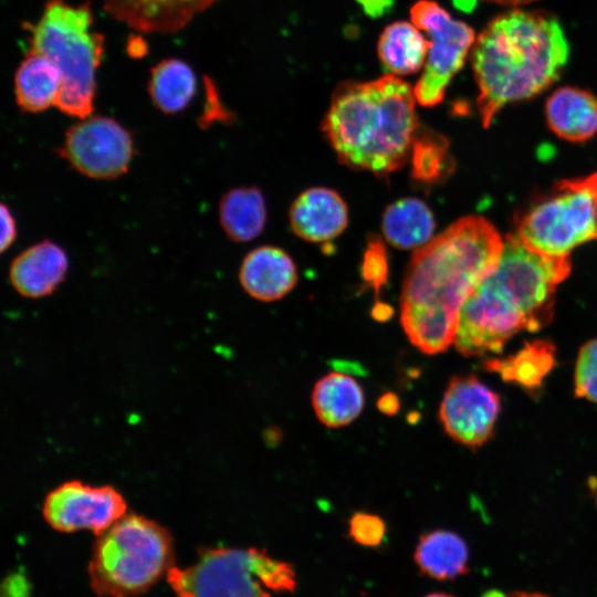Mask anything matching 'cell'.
<instances>
[{"label":"cell","instance_id":"6da1fadb","mask_svg":"<svg viewBox=\"0 0 597 597\" xmlns=\"http://www.w3.org/2000/svg\"><path fill=\"white\" fill-rule=\"evenodd\" d=\"M504 245L486 219L468 216L413 253L400 296V323L421 353L454 343L461 307L496 266Z\"/></svg>","mask_w":597,"mask_h":597},{"label":"cell","instance_id":"7a4b0ae2","mask_svg":"<svg viewBox=\"0 0 597 597\" xmlns=\"http://www.w3.org/2000/svg\"><path fill=\"white\" fill-rule=\"evenodd\" d=\"M569 256H553L507 235L494 270L463 303L453 345L463 356L500 354L522 331L551 323L557 286L570 273Z\"/></svg>","mask_w":597,"mask_h":597},{"label":"cell","instance_id":"3957f363","mask_svg":"<svg viewBox=\"0 0 597 597\" xmlns=\"http://www.w3.org/2000/svg\"><path fill=\"white\" fill-rule=\"evenodd\" d=\"M568 57V41L553 14L515 8L496 15L475 39L471 54L483 126L505 105L553 85Z\"/></svg>","mask_w":597,"mask_h":597},{"label":"cell","instance_id":"277c9868","mask_svg":"<svg viewBox=\"0 0 597 597\" xmlns=\"http://www.w3.org/2000/svg\"><path fill=\"white\" fill-rule=\"evenodd\" d=\"M410 84L394 74L335 88L322 132L338 160L355 170L386 176L410 159L420 126Z\"/></svg>","mask_w":597,"mask_h":597},{"label":"cell","instance_id":"5b68a950","mask_svg":"<svg viewBox=\"0 0 597 597\" xmlns=\"http://www.w3.org/2000/svg\"><path fill=\"white\" fill-rule=\"evenodd\" d=\"M88 4L73 7L63 0H51L41 19L28 28L30 51L46 56L61 71L55 106L80 119L93 112L95 71L103 53V36L92 32Z\"/></svg>","mask_w":597,"mask_h":597},{"label":"cell","instance_id":"8992f818","mask_svg":"<svg viewBox=\"0 0 597 597\" xmlns=\"http://www.w3.org/2000/svg\"><path fill=\"white\" fill-rule=\"evenodd\" d=\"M172 562L169 532L145 516L126 514L97 535L88 564L90 584L100 596L138 595L167 575Z\"/></svg>","mask_w":597,"mask_h":597},{"label":"cell","instance_id":"52a82bcc","mask_svg":"<svg viewBox=\"0 0 597 597\" xmlns=\"http://www.w3.org/2000/svg\"><path fill=\"white\" fill-rule=\"evenodd\" d=\"M167 579L178 597H271L296 586L292 565L255 547L203 549L195 564L172 566Z\"/></svg>","mask_w":597,"mask_h":597},{"label":"cell","instance_id":"ba28073f","mask_svg":"<svg viewBox=\"0 0 597 597\" xmlns=\"http://www.w3.org/2000/svg\"><path fill=\"white\" fill-rule=\"evenodd\" d=\"M528 248L553 256L597 239V172L562 179L516 221L515 233Z\"/></svg>","mask_w":597,"mask_h":597},{"label":"cell","instance_id":"9c48e42d","mask_svg":"<svg viewBox=\"0 0 597 597\" xmlns=\"http://www.w3.org/2000/svg\"><path fill=\"white\" fill-rule=\"evenodd\" d=\"M410 18L430 43L413 94L418 104L432 107L441 103L451 80L463 67L475 42V33L469 24L453 19L432 0L417 1L410 9Z\"/></svg>","mask_w":597,"mask_h":597},{"label":"cell","instance_id":"30bf717a","mask_svg":"<svg viewBox=\"0 0 597 597\" xmlns=\"http://www.w3.org/2000/svg\"><path fill=\"white\" fill-rule=\"evenodd\" d=\"M60 156L78 174L111 180L125 175L135 155L130 132L107 116H88L71 126L57 149Z\"/></svg>","mask_w":597,"mask_h":597},{"label":"cell","instance_id":"8fae6325","mask_svg":"<svg viewBox=\"0 0 597 597\" xmlns=\"http://www.w3.org/2000/svg\"><path fill=\"white\" fill-rule=\"evenodd\" d=\"M501 398L473 374L453 376L442 396L438 418L455 442L476 449L494 434Z\"/></svg>","mask_w":597,"mask_h":597},{"label":"cell","instance_id":"7c38bea8","mask_svg":"<svg viewBox=\"0 0 597 597\" xmlns=\"http://www.w3.org/2000/svg\"><path fill=\"white\" fill-rule=\"evenodd\" d=\"M126 509L124 496L115 488L72 480L48 493L42 513L56 531L87 530L100 535L125 516Z\"/></svg>","mask_w":597,"mask_h":597},{"label":"cell","instance_id":"4fadbf2b","mask_svg":"<svg viewBox=\"0 0 597 597\" xmlns=\"http://www.w3.org/2000/svg\"><path fill=\"white\" fill-rule=\"evenodd\" d=\"M66 251L44 239L21 251L10 263L9 281L18 294L28 298L51 295L69 272Z\"/></svg>","mask_w":597,"mask_h":597},{"label":"cell","instance_id":"5bb4252c","mask_svg":"<svg viewBox=\"0 0 597 597\" xmlns=\"http://www.w3.org/2000/svg\"><path fill=\"white\" fill-rule=\"evenodd\" d=\"M216 0H103L116 20L145 33H176Z\"/></svg>","mask_w":597,"mask_h":597},{"label":"cell","instance_id":"9a60e30c","mask_svg":"<svg viewBox=\"0 0 597 597\" xmlns=\"http://www.w3.org/2000/svg\"><path fill=\"white\" fill-rule=\"evenodd\" d=\"M292 231L310 242H328L347 227L348 209L333 189L312 187L303 191L289 212Z\"/></svg>","mask_w":597,"mask_h":597},{"label":"cell","instance_id":"2e32d148","mask_svg":"<svg viewBox=\"0 0 597 597\" xmlns=\"http://www.w3.org/2000/svg\"><path fill=\"white\" fill-rule=\"evenodd\" d=\"M239 281L253 298L272 302L284 297L295 286L297 270L284 250L262 245L250 251L242 260Z\"/></svg>","mask_w":597,"mask_h":597},{"label":"cell","instance_id":"e0dca14e","mask_svg":"<svg viewBox=\"0 0 597 597\" xmlns=\"http://www.w3.org/2000/svg\"><path fill=\"white\" fill-rule=\"evenodd\" d=\"M545 118L559 138L582 143L597 134V97L589 91L563 86L545 102Z\"/></svg>","mask_w":597,"mask_h":597},{"label":"cell","instance_id":"ac0fdd59","mask_svg":"<svg viewBox=\"0 0 597 597\" xmlns=\"http://www.w3.org/2000/svg\"><path fill=\"white\" fill-rule=\"evenodd\" d=\"M556 363L555 345L547 339H534L525 342L520 349L505 357L483 359L481 367L489 373L498 374L504 383L535 395L543 388Z\"/></svg>","mask_w":597,"mask_h":597},{"label":"cell","instance_id":"d6986e66","mask_svg":"<svg viewBox=\"0 0 597 597\" xmlns=\"http://www.w3.org/2000/svg\"><path fill=\"white\" fill-rule=\"evenodd\" d=\"M311 402L321 423L328 428H341L362 413L365 394L362 385L350 375L331 371L315 383Z\"/></svg>","mask_w":597,"mask_h":597},{"label":"cell","instance_id":"ffe728a7","mask_svg":"<svg viewBox=\"0 0 597 597\" xmlns=\"http://www.w3.org/2000/svg\"><path fill=\"white\" fill-rule=\"evenodd\" d=\"M415 562L422 574L433 579H454L469 572V547L455 532L430 531L420 536Z\"/></svg>","mask_w":597,"mask_h":597},{"label":"cell","instance_id":"44dd1931","mask_svg":"<svg viewBox=\"0 0 597 597\" xmlns=\"http://www.w3.org/2000/svg\"><path fill=\"white\" fill-rule=\"evenodd\" d=\"M62 85L59 67L46 56L29 51L14 77L18 106L28 113H39L55 105Z\"/></svg>","mask_w":597,"mask_h":597},{"label":"cell","instance_id":"7402d4cb","mask_svg":"<svg viewBox=\"0 0 597 597\" xmlns=\"http://www.w3.org/2000/svg\"><path fill=\"white\" fill-rule=\"evenodd\" d=\"M219 221L227 237L248 242L261 234L266 222V206L256 187H234L224 192L218 205Z\"/></svg>","mask_w":597,"mask_h":597},{"label":"cell","instance_id":"603a6c76","mask_svg":"<svg viewBox=\"0 0 597 597\" xmlns=\"http://www.w3.org/2000/svg\"><path fill=\"white\" fill-rule=\"evenodd\" d=\"M434 219L426 202L402 198L389 205L381 218L386 241L398 249H419L431 240Z\"/></svg>","mask_w":597,"mask_h":597},{"label":"cell","instance_id":"cb8c5ba5","mask_svg":"<svg viewBox=\"0 0 597 597\" xmlns=\"http://www.w3.org/2000/svg\"><path fill=\"white\" fill-rule=\"evenodd\" d=\"M429 45V40L412 22L396 21L381 32L377 52L390 74L410 75L426 63Z\"/></svg>","mask_w":597,"mask_h":597},{"label":"cell","instance_id":"d4e9b609","mask_svg":"<svg viewBox=\"0 0 597 597\" xmlns=\"http://www.w3.org/2000/svg\"><path fill=\"white\" fill-rule=\"evenodd\" d=\"M149 95L164 114L175 115L185 109L196 92V76L184 61L168 59L158 63L150 74Z\"/></svg>","mask_w":597,"mask_h":597},{"label":"cell","instance_id":"484cf974","mask_svg":"<svg viewBox=\"0 0 597 597\" xmlns=\"http://www.w3.org/2000/svg\"><path fill=\"white\" fill-rule=\"evenodd\" d=\"M448 140L433 130L419 126L413 139L410 159L411 176L422 184H433L451 171Z\"/></svg>","mask_w":597,"mask_h":597},{"label":"cell","instance_id":"4316f807","mask_svg":"<svg viewBox=\"0 0 597 597\" xmlns=\"http://www.w3.org/2000/svg\"><path fill=\"white\" fill-rule=\"evenodd\" d=\"M574 392L577 398L597 404V338L586 342L578 350Z\"/></svg>","mask_w":597,"mask_h":597},{"label":"cell","instance_id":"83f0119b","mask_svg":"<svg viewBox=\"0 0 597 597\" xmlns=\"http://www.w3.org/2000/svg\"><path fill=\"white\" fill-rule=\"evenodd\" d=\"M388 256L383 241L373 235L368 239L362 263V276L366 285L378 294L388 280Z\"/></svg>","mask_w":597,"mask_h":597},{"label":"cell","instance_id":"f1b7e54d","mask_svg":"<svg viewBox=\"0 0 597 597\" xmlns=\"http://www.w3.org/2000/svg\"><path fill=\"white\" fill-rule=\"evenodd\" d=\"M348 534L359 545L367 547L378 546L386 534V524L383 519L368 512H356L348 522Z\"/></svg>","mask_w":597,"mask_h":597},{"label":"cell","instance_id":"f546056e","mask_svg":"<svg viewBox=\"0 0 597 597\" xmlns=\"http://www.w3.org/2000/svg\"><path fill=\"white\" fill-rule=\"evenodd\" d=\"M1 243L0 249L4 252L9 249L17 239L18 226L17 220L4 202L1 203Z\"/></svg>","mask_w":597,"mask_h":597},{"label":"cell","instance_id":"4dcf8cb0","mask_svg":"<svg viewBox=\"0 0 597 597\" xmlns=\"http://www.w3.org/2000/svg\"><path fill=\"white\" fill-rule=\"evenodd\" d=\"M370 18H379L389 12L394 0H356Z\"/></svg>","mask_w":597,"mask_h":597},{"label":"cell","instance_id":"1f68e13d","mask_svg":"<svg viewBox=\"0 0 597 597\" xmlns=\"http://www.w3.org/2000/svg\"><path fill=\"white\" fill-rule=\"evenodd\" d=\"M482 597H551L543 593L536 591H510L489 590Z\"/></svg>","mask_w":597,"mask_h":597},{"label":"cell","instance_id":"d6a6232c","mask_svg":"<svg viewBox=\"0 0 597 597\" xmlns=\"http://www.w3.org/2000/svg\"><path fill=\"white\" fill-rule=\"evenodd\" d=\"M484 1L493 2L501 6H506V7H517V6L527 4L535 0H484Z\"/></svg>","mask_w":597,"mask_h":597},{"label":"cell","instance_id":"836d02e7","mask_svg":"<svg viewBox=\"0 0 597 597\" xmlns=\"http://www.w3.org/2000/svg\"><path fill=\"white\" fill-rule=\"evenodd\" d=\"M453 1L462 10H470L475 4V0H453Z\"/></svg>","mask_w":597,"mask_h":597},{"label":"cell","instance_id":"e575fe53","mask_svg":"<svg viewBox=\"0 0 597 597\" xmlns=\"http://www.w3.org/2000/svg\"><path fill=\"white\" fill-rule=\"evenodd\" d=\"M425 597H454V596L446 594V593H432Z\"/></svg>","mask_w":597,"mask_h":597}]
</instances>
